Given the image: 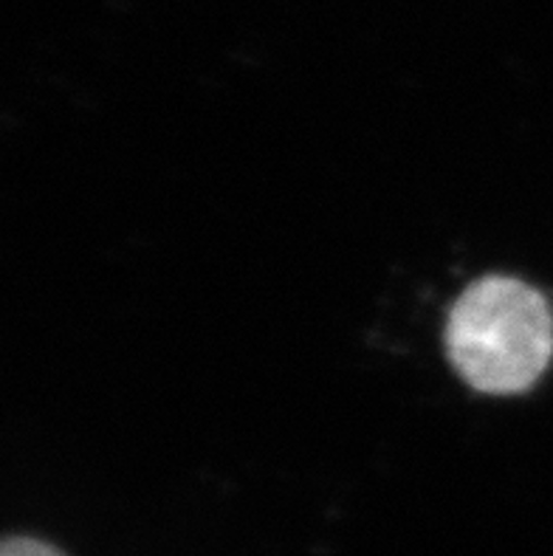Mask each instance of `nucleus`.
Returning <instances> with one entry per match:
<instances>
[{"label": "nucleus", "mask_w": 553, "mask_h": 556, "mask_svg": "<svg viewBox=\"0 0 553 556\" xmlns=\"http://www.w3.org/2000/svg\"><path fill=\"white\" fill-rule=\"evenodd\" d=\"M447 351L469 388L489 395L526 393L553 359L551 305L528 282L483 277L449 311Z\"/></svg>", "instance_id": "1"}, {"label": "nucleus", "mask_w": 553, "mask_h": 556, "mask_svg": "<svg viewBox=\"0 0 553 556\" xmlns=\"http://www.w3.org/2000/svg\"><path fill=\"white\" fill-rule=\"evenodd\" d=\"M0 556H63L54 545L40 543V540H32V536H9L3 543Z\"/></svg>", "instance_id": "2"}]
</instances>
